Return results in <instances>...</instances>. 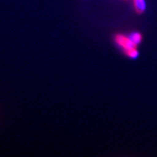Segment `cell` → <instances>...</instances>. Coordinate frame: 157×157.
<instances>
[{"label": "cell", "instance_id": "1", "mask_svg": "<svg viewBox=\"0 0 157 157\" xmlns=\"http://www.w3.org/2000/svg\"><path fill=\"white\" fill-rule=\"evenodd\" d=\"M116 41L121 47L123 48L125 51H129L132 48H135V45L131 41L128 37H125L123 36H117L116 37Z\"/></svg>", "mask_w": 157, "mask_h": 157}, {"label": "cell", "instance_id": "3", "mask_svg": "<svg viewBox=\"0 0 157 157\" xmlns=\"http://www.w3.org/2000/svg\"><path fill=\"white\" fill-rule=\"evenodd\" d=\"M128 37L131 40V41L134 44L135 46L138 45V44L140 43V41H141V35L139 33H137V32L132 33L131 34H130Z\"/></svg>", "mask_w": 157, "mask_h": 157}, {"label": "cell", "instance_id": "4", "mask_svg": "<svg viewBox=\"0 0 157 157\" xmlns=\"http://www.w3.org/2000/svg\"><path fill=\"white\" fill-rule=\"evenodd\" d=\"M127 55L130 58H136L137 56H138V52H137V50H136L135 48H132L129 51H126Z\"/></svg>", "mask_w": 157, "mask_h": 157}, {"label": "cell", "instance_id": "2", "mask_svg": "<svg viewBox=\"0 0 157 157\" xmlns=\"http://www.w3.org/2000/svg\"><path fill=\"white\" fill-rule=\"evenodd\" d=\"M134 3L135 9L137 13H143L146 9V3L145 0H134Z\"/></svg>", "mask_w": 157, "mask_h": 157}]
</instances>
